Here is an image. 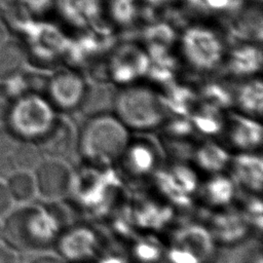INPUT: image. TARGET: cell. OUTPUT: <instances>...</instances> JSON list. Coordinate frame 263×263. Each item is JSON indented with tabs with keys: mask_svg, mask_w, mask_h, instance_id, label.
Listing matches in <instances>:
<instances>
[{
	"mask_svg": "<svg viewBox=\"0 0 263 263\" xmlns=\"http://www.w3.org/2000/svg\"><path fill=\"white\" fill-rule=\"evenodd\" d=\"M226 140L237 153L256 152L262 145V126L257 118L234 114L225 122Z\"/></svg>",
	"mask_w": 263,
	"mask_h": 263,
	"instance_id": "cell-18",
	"label": "cell"
},
{
	"mask_svg": "<svg viewBox=\"0 0 263 263\" xmlns=\"http://www.w3.org/2000/svg\"><path fill=\"white\" fill-rule=\"evenodd\" d=\"M148 69V54L134 45H122L116 49L109 64L112 79L123 85L136 83Z\"/></svg>",
	"mask_w": 263,
	"mask_h": 263,
	"instance_id": "cell-16",
	"label": "cell"
},
{
	"mask_svg": "<svg viewBox=\"0 0 263 263\" xmlns=\"http://www.w3.org/2000/svg\"><path fill=\"white\" fill-rule=\"evenodd\" d=\"M86 89V83L79 73L73 70H62L48 80L46 99L55 110L71 111L81 105Z\"/></svg>",
	"mask_w": 263,
	"mask_h": 263,
	"instance_id": "cell-14",
	"label": "cell"
},
{
	"mask_svg": "<svg viewBox=\"0 0 263 263\" xmlns=\"http://www.w3.org/2000/svg\"><path fill=\"white\" fill-rule=\"evenodd\" d=\"M237 192L238 189L228 174H216L200 182L195 201L205 212L219 211L233 205L237 200Z\"/></svg>",
	"mask_w": 263,
	"mask_h": 263,
	"instance_id": "cell-15",
	"label": "cell"
},
{
	"mask_svg": "<svg viewBox=\"0 0 263 263\" xmlns=\"http://www.w3.org/2000/svg\"><path fill=\"white\" fill-rule=\"evenodd\" d=\"M0 263H20L18 253L5 243H0Z\"/></svg>",
	"mask_w": 263,
	"mask_h": 263,
	"instance_id": "cell-30",
	"label": "cell"
},
{
	"mask_svg": "<svg viewBox=\"0 0 263 263\" xmlns=\"http://www.w3.org/2000/svg\"><path fill=\"white\" fill-rule=\"evenodd\" d=\"M2 14H1V11H0V29H1V26H2Z\"/></svg>",
	"mask_w": 263,
	"mask_h": 263,
	"instance_id": "cell-34",
	"label": "cell"
},
{
	"mask_svg": "<svg viewBox=\"0 0 263 263\" xmlns=\"http://www.w3.org/2000/svg\"><path fill=\"white\" fill-rule=\"evenodd\" d=\"M234 100L240 111L239 113L254 118L260 117L262 115L263 106L261 80L259 78H252L245 82L237 89Z\"/></svg>",
	"mask_w": 263,
	"mask_h": 263,
	"instance_id": "cell-22",
	"label": "cell"
},
{
	"mask_svg": "<svg viewBox=\"0 0 263 263\" xmlns=\"http://www.w3.org/2000/svg\"><path fill=\"white\" fill-rule=\"evenodd\" d=\"M25 51L15 42L0 44V78H8L14 75L22 67Z\"/></svg>",
	"mask_w": 263,
	"mask_h": 263,
	"instance_id": "cell-25",
	"label": "cell"
},
{
	"mask_svg": "<svg viewBox=\"0 0 263 263\" xmlns=\"http://www.w3.org/2000/svg\"><path fill=\"white\" fill-rule=\"evenodd\" d=\"M29 263H66L57 254H49L47 252L39 253Z\"/></svg>",
	"mask_w": 263,
	"mask_h": 263,
	"instance_id": "cell-31",
	"label": "cell"
},
{
	"mask_svg": "<svg viewBox=\"0 0 263 263\" xmlns=\"http://www.w3.org/2000/svg\"><path fill=\"white\" fill-rule=\"evenodd\" d=\"M162 164L156 147L145 140L129 141L120 158L113 166L123 185L135 186L150 183Z\"/></svg>",
	"mask_w": 263,
	"mask_h": 263,
	"instance_id": "cell-9",
	"label": "cell"
},
{
	"mask_svg": "<svg viewBox=\"0 0 263 263\" xmlns=\"http://www.w3.org/2000/svg\"><path fill=\"white\" fill-rule=\"evenodd\" d=\"M5 184L15 205L33 202L37 197L33 172L13 171L6 178Z\"/></svg>",
	"mask_w": 263,
	"mask_h": 263,
	"instance_id": "cell-23",
	"label": "cell"
},
{
	"mask_svg": "<svg viewBox=\"0 0 263 263\" xmlns=\"http://www.w3.org/2000/svg\"><path fill=\"white\" fill-rule=\"evenodd\" d=\"M130 141L129 130L114 114H98L81 127L77 147L83 164L111 167Z\"/></svg>",
	"mask_w": 263,
	"mask_h": 263,
	"instance_id": "cell-3",
	"label": "cell"
},
{
	"mask_svg": "<svg viewBox=\"0 0 263 263\" xmlns=\"http://www.w3.org/2000/svg\"><path fill=\"white\" fill-rule=\"evenodd\" d=\"M238 190L260 195L263 180V162L256 152H241L231 156L228 170Z\"/></svg>",
	"mask_w": 263,
	"mask_h": 263,
	"instance_id": "cell-17",
	"label": "cell"
},
{
	"mask_svg": "<svg viewBox=\"0 0 263 263\" xmlns=\"http://www.w3.org/2000/svg\"><path fill=\"white\" fill-rule=\"evenodd\" d=\"M225 263H263L260 239L249 237L231 247Z\"/></svg>",
	"mask_w": 263,
	"mask_h": 263,
	"instance_id": "cell-24",
	"label": "cell"
},
{
	"mask_svg": "<svg viewBox=\"0 0 263 263\" xmlns=\"http://www.w3.org/2000/svg\"><path fill=\"white\" fill-rule=\"evenodd\" d=\"M126 252L129 263H163L165 242L156 233L139 232Z\"/></svg>",
	"mask_w": 263,
	"mask_h": 263,
	"instance_id": "cell-20",
	"label": "cell"
},
{
	"mask_svg": "<svg viewBox=\"0 0 263 263\" xmlns=\"http://www.w3.org/2000/svg\"><path fill=\"white\" fill-rule=\"evenodd\" d=\"M190 158L197 173L212 176L228 170L231 155L226 147L213 141H205L193 149Z\"/></svg>",
	"mask_w": 263,
	"mask_h": 263,
	"instance_id": "cell-19",
	"label": "cell"
},
{
	"mask_svg": "<svg viewBox=\"0 0 263 263\" xmlns=\"http://www.w3.org/2000/svg\"><path fill=\"white\" fill-rule=\"evenodd\" d=\"M180 51L184 62L196 72H212L226 58L221 35L205 25H192L180 37Z\"/></svg>",
	"mask_w": 263,
	"mask_h": 263,
	"instance_id": "cell-7",
	"label": "cell"
},
{
	"mask_svg": "<svg viewBox=\"0 0 263 263\" xmlns=\"http://www.w3.org/2000/svg\"><path fill=\"white\" fill-rule=\"evenodd\" d=\"M227 59L228 69L236 76H253L262 66V51L256 45H240L229 52Z\"/></svg>",
	"mask_w": 263,
	"mask_h": 263,
	"instance_id": "cell-21",
	"label": "cell"
},
{
	"mask_svg": "<svg viewBox=\"0 0 263 263\" xmlns=\"http://www.w3.org/2000/svg\"><path fill=\"white\" fill-rule=\"evenodd\" d=\"M12 106L11 95L5 86L0 85V122L6 120Z\"/></svg>",
	"mask_w": 263,
	"mask_h": 263,
	"instance_id": "cell-29",
	"label": "cell"
},
{
	"mask_svg": "<svg viewBox=\"0 0 263 263\" xmlns=\"http://www.w3.org/2000/svg\"><path fill=\"white\" fill-rule=\"evenodd\" d=\"M35 145V143L18 141L10 156V161L14 171L34 172L43 159L40 157L39 151Z\"/></svg>",
	"mask_w": 263,
	"mask_h": 263,
	"instance_id": "cell-26",
	"label": "cell"
},
{
	"mask_svg": "<svg viewBox=\"0 0 263 263\" xmlns=\"http://www.w3.org/2000/svg\"><path fill=\"white\" fill-rule=\"evenodd\" d=\"M15 3V0H0V11L1 10H8L13 6Z\"/></svg>",
	"mask_w": 263,
	"mask_h": 263,
	"instance_id": "cell-32",
	"label": "cell"
},
{
	"mask_svg": "<svg viewBox=\"0 0 263 263\" xmlns=\"http://www.w3.org/2000/svg\"><path fill=\"white\" fill-rule=\"evenodd\" d=\"M14 202L8 192L5 181L0 179V221H2L13 209Z\"/></svg>",
	"mask_w": 263,
	"mask_h": 263,
	"instance_id": "cell-28",
	"label": "cell"
},
{
	"mask_svg": "<svg viewBox=\"0 0 263 263\" xmlns=\"http://www.w3.org/2000/svg\"><path fill=\"white\" fill-rule=\"evenodd\" d=\"M164 242L163 263H216L217 246L201 223L175 228Z\"/></svg>",
	"mask_w": 263,
	"mask_h": 263,
	"instance_id": "cell-6",
	"label": "cell"
},
{
	"mask_svg": "<svg viewBox=\"0 0 263 263\" xmlns=\"http://www.w3.org/2000/svg\"><path fill=\"white\" fill-rule=\"evenodd\" d=\"M125 187L116 171L83 164L74 172L69 205L89 219L104 220L121 201L126 199ZM66 198V199H67Z\"/></svg>",
	"mask_w": 263,
	"mask_h": 263,
	"instance_id": "cell-2",
	"label": "cell"
},
{
	"mask_svg": "<svg viewBox=\"0 0 263 263\" xmlns=\"http://www.w3.org/2000/svg\"><path fill=\"white\" fill-rule=\"evenodd\" d=\"M210 232L216 246L233 247L250 237L254 229L246 216L238 208H226L208 212L204 223H201Z\"/></svg>",
	"mask_w": 263,
	"mask_h": 263,
	"instance_id": "cell-13",
	"label": "cell"
},
{
	"mask_svg": "<svg viewBox=\"0 0 263 263\" xmlns=\"http://www.w3.org/2000/svg\"><path fill=\"white\" fill-rule=\"evenodd\" d=\"M134 224L139 232L158 233L170 227L175 220V208L155 193H139L128 199Z\"/></svg>",
	"mask_w": 263,
	"mask_h": 263,
	"instance_id": "cell-12",
	"label": "cell"
},
{
	"mask_svg": "<svg viewBox=\"0 0 263 263\" xmlns=\"http://www.w3.org/2000/svg\"><path fill=\"white\" fill-rule=\"evenodd\" d=\"M150 183L156 195L173 208L181 210L194 203L200 181L192 165L172 161L167 165H161Z\"/></svg>",
	"mask_w": 263,
	"mask_h": 263,
	"instance_id": "cell-8",
	"label": "cell"
},
{
	"mask_svg": "<svg viewBox=\"0 0 263 263\" xmlns=\"http://www.w3.org/2000/svg\"><path fill=\"white\" fill-rule=\"evenodd\" d=\"M37 196L45 202L65 200L71 191L74 171L61 158H43L33 172Z\"/></svg>",
	"mask_w": 263,
	"mask_h": 263,
	"instance_id": "cell-11",
	"label": "cell"
},
{
	"mask_svg": "<svg viewBox=\"0 0 263 263\" xmlns=\"http://www.w3.org/2000/svg\"><path fill=\"white\" fill-rule=\"evenodd\" d=\"M8 129L18 141L38 144L58 125L57 110L36 92L23 95L12 103L6 118Z\"/></svg>",
	"mask_w": 263,
	"mask_h": 263,
	"instance_id": "cell-5",
	"label": "cell"
},
{
	"mask_svg": "<svg viewBox=\"0 0 263 263\" xmlns=\"http://www.w3.org/2000/svg\"><path fill=\"white\" fill-rule=\"evenodd\" d=\"M114 115L128 130H150L164 123V100L154 89L138 83L123 85L114 98Z\"/></svg>",
	"mask_w": 263,
	"mask_h": 263,
	"instance_id": "cell-4",
	"label": "cell"
},
{
	"mask_svg": "<svg viewBox=\"0 0 263 263\" xmlns=\"http://www.w3.org/2000/svg\"><path fill=\"white\" fill-rule=\"evenodd\" d=\"M0 243H4V231L2 221H0Z\"/></svg>",
	"mask_w": 263,
	"mask_h": 263,
	"instance_id": "cell-33",
	"label": "cell"
},
{
	"mask_svg": "<svg viewBox=\"0 0 263 263\" xmlns=\"http://www.w3.org/2000/svg\"><path fill=\"white\" fill-rule=\"evenodd\" d=\"M107 235L87 224H72L65 228L53 246L55 254L66 263H93Z\"/></svg>",
	"mask_w": 263,
	"mask_h": 263,
	"instance_id": "cell-10",
	"label": "cell"
},
{
	"mask_svg": "<svg viewBox=\"0 0 263 263\" xmlns=\"http://www.w3.org/2000/svg\"><path fill=\"white\" fill-rule=\"evenodd\" d=\"M18 140L13 134L3 126H0V160L9 159Z\"/></svg>",
	"mask_w": 263,
	"mask_h": 263,
	"instance_id": "cell-27",
	"label": "cell"
},
{
	"mask_svg": "<svg viewBox=\"0 0 263 263\" xmlns=\"http://www.w3.org/2000/svg\"><path fill=\"white\" fill-rule=\"evenodd\" d=\"M73 212L64 200L16 204L2 220L4 243L18 254L47 252L60 233L73 224Z\"/></svg>",
	"mask_w": 263,
	"mask_h": 263,
	"instance_id": "cell-1",
	"label": "cell"
}]
</instances>
